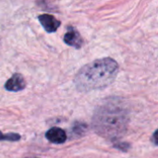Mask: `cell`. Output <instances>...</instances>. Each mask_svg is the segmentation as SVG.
Masks as SVG:
<instances>
[{"mask_svg": "<svg viewBox=\"0 0 158 158\" xmlns=\"http://www.w3.org/2000/svg\"><path fill=\"white\" fill-rule=\"evenodd\" d=\"M118 72V65L110 57L96 59L82 67L75 77L79 91L89 92L110 85Z\"/></svg>", "mask_w": 158, "mask_h": 158, "instance_id": "1", "label": "cell"}, {"mask_svg": "<svg viewBox=\"0 0 158 158\" xmlns=\"http://www.w3.org/2000/svg\"><path fill=\"white\" fill-rule=\"evenodd\" d=\"M128 116L126 110L115 102L107 103L97 108L94 125L96 132L106 138H117L126 131Z\"/></svg>", "mask_w": 158, "mask_h": 158, "instance_id": "2", "label": "cell"}, {"mask_svg": "<svg viewBox=\"0 0 158 158\" xmlns=\"http://www.w3.org/2000/svg\"><path fill=\"white\" fill-rule=\"evenodd\" d=\"M38 19H39L42 26L44 28V30L47 32H54L60 26V21L57 20L52 15H48V14L40 15Z\"/></svg>", "mask_w": 158, "mask_h": 158, "instance_id": "3", "label": "cell"}, {"mask_svg": "<svg viewBox=\"0 0 158 158\" xmlns=\"http://www.w3.org/2000/svg\"><path fill=\"white\" fill-rule=\"evenodd\" d=\"M24 78L20 74H14L5 84V88L9 92H19L25 88Z\"/></svg>", "mask_w": 158, "mask_h": 158, "instance_id": "4", "label": "cell"}, {"mask_svg": "<svg viewBox=\"0 0 158 158\" xmlns=\"http://www.w3.org/2000/svg\"><path fill=\"white\" fill-rule=\"evenodd\" d=\"M64 42L67 44H69L70 46H74L76 48H80L83 44V41L81 39L80 33L72 27H69L68 30V32L65 34Z\"/></svg>", "mask_w": 158, "mask_h": 158, "instance_id": "5", "label": "cell"}, {"mask_svg": "<svg viewBox=\"0 0 158 158\" xmlns=\"http://www.w3.org/2000/svg\"><path fill=\"white\" fill-rule=\"evenodd\" d=\"M45 136H46V139L48 141H50L53 143H57V144L63 143L67 140L66 132L60 128H52V129H50L46 132Z\"/></svg>", "mask_w": 158, "mask_h": 158, "instance_id": "6", "label": "cell"}, {"mask_svg": "<svg viewBox=\"0 0 158 158\" xmlns=\"http://www.w3.org/2000/svg\"><path fill=\"white\" fill-rule=\"evenodd\" d=\"M20 139V135L17 133H8V134H3L0 131V141H19Z\"/></svg>", "mask_w": 158, "mask_h": 158, "instance_id": "7", "label": "cell"}, {"mask_svg": "<svg viewBox=\"0 0 158 158\" xmlns=\"http://www.w3.org/2000/svg\"><path fill=\"white\" fill-rule=\"evenodd\" d=\"M152 142H153L155 144L158 145V130L154 133V135H153V137H152Z\"/></svg>", "mask_w": 158, "mask_h": 158, "instance_id": "8", "label": "cell"}, {"mask_svg": "<svg viewBox=\"0 0 158 158\" xmlns=\"http://www.w3.org/2000/svg\"><path fill=\"white\" fill-rule=\"evenodd\" d=\"M29 158H35V157H29Z\"/></svg>", "mask_w": 158, "mask_h": 158, "instance_id": "9", "label": "cell"}]
</instances>
